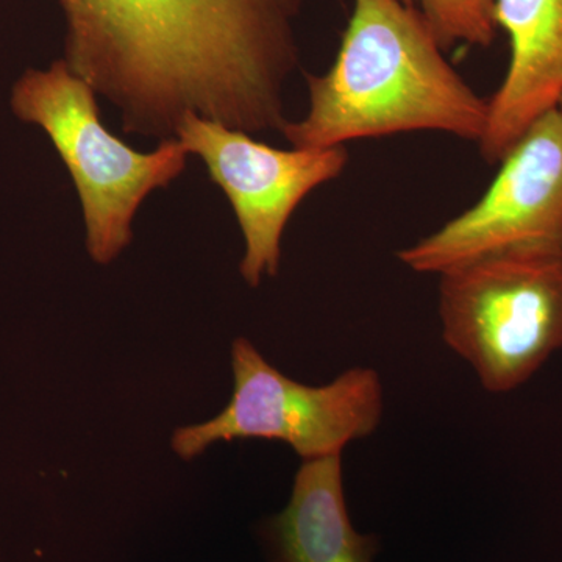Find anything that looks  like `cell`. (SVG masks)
Returning a JSON list of instances; mask_svg holds the SVG:
<instances>
[{
	"label": "cell",
	"instance_id": "6da1fadb",
	"mask_svg": "<svg viewBox=\"0 0 562 562\" xmlns=\"http://www.w3.org/2000/svg\"><path fill=\"white\" fill-rule=\"evenodd\" d=\"M63 60L120 114L122 132L176 138L188 114L281 131L306 0H57Z\"/></svg>",
	"mask_w": 562,
	"mask_h": 562
},
{
	"label": "cell",
	"instance_id": "7a4b0ae2",
	"mask_svg": "<svg viewBox=\"0 0 562 562\" xmlns=\"http://www.w3.org/2000/svg\"><path fill=\"white\" fill-rule=\"evenodd\" d=\"M310 105L281 135L295 149L432 131L482 139L487 99L443 57L422 14L398 0H355L327 72L306 76Z\"/></svg>",
	"mask_w": 562,
	"mask_h": 562
},
{
	"label": "cell",
	"instance_id": "3957f363",
	"mask_svg": "<svg viewBox=\"0 0 562 562\" xmlns=\"http://www.w3.org/2000/svg\"><path fill=\"white\" fill-rule=\"evenodd\" d=\"M14 116L46 133L79 194L85 246L91 260L110 265L133 239L144 201L180 179L191 157L177 138L138 151L109 132L98 94L66 61L27 69L10 92Z\"/></svg>",
	"mask_w": 562,
	"mask_h": 562
},
{
	"label": "cell",
	"instance_id": "277c9868",
	"mask_svg": "<svg viewBox=\"0 0 562 562\" xmlns=\"http://www.w3.org/2000/svg\"><path fill=\"white\" fill-rule=\"evenodd\" d=\"M439 276L443 341L484 390H517L561 349L562 250L501 251Z\"/></svg>",
	"mask_w": 562,
	"mask_h": 562
},
{
	"label": "cell",
	"instance_id": "5b68a950",
	"mask_svg": "<svg viewBox=\"0 0 562 562\" xmlns=\"http://www.w3.org/2000/svg\"><path fill=\"white\" fill-rule=\"evenodd\" d=\"M232 368L235 386L227 408L173 432L172 449L181 460L235 439L281 441L303 461L341 457L382 422L383 384L373 369H349L331 383L308 386L269 364L246 338L233 341Z\"/></svg>",
	"mask_w": 562,
	"mask_h": 562
},
{
	"label": "cell",
	"instance_id": "8992f818",
	"mask_svg": "<svg viewBox=\"0 0 562 562\" xmlns=\"http://www.w3.org/2000/svg\"><path fill=\"white\" fill-rule=\"evenodd\" d=\"M562 250V113L547 111L514 143L471 209L398 251L414 272L442 273L486 255Z\"/></svg>",
	"mask_w": 562,
	"mask_h": 562
},
{
	"label": "cell",
	"instance_id": "52a82bcc",
	"mask_svg": "<svg viewBox=\"0 0 562 562\" xmlns=\"http://www.w3.org/2000/svg\"><path fill=\"white\" fill-rule=\"evenodd\" d=\"M176 138L201 158L210 180L227 195L246 244L239 272L250 288L279 273L281 238L292 214L349 162L346 146L277 149L198 114L184 116Z\"/></svg>",
	"mask_w": 562,
	"mask_h": 562
},
{
	"label": "cell",
	"instance_id": "ba28073f",
	"mask_svg": "<svg viewBox=\"0 0 562 562\" xmlns=\"http://www.w3.org/2000/svg\"><path fill=\"white\" fill-rule=\"evenodd\" d=\"M497 29L508 35L509 65L487 99L480 151L501 162L525 131L557 109L562 95V0H495Z\"/></svg>",
	"mask_w": 562,
	"mask_h": 562
},
{
	"label": "cell",
	"instance_id": "9c48e42d",
	"mask_svg": "<svg viewBox=\"0 0 562 562\" xmlns=\"http://www.w3.org/2000/svg\"><path fill=\"white\" fill-rule=\"evenodd\" d=\"M262 538L271 562H372L380 549L350 522L341 457L303 461L290 503L266 520Z\"/></svg>",
	"mask_w": 562,
	"mask_h": 562
},
{
	"label": "cell",
	"instance_id": "30bf717a",
	"mask_svg": "<svg viewBox=\"0 0 562 562\" xmlns=\"http://www.w3.org/2000/svg\"><path fill=\"white\" fill-rule=\"evenodd\" d=\"M416 9L443 52L457 44L490 47L497 35L495 0H398Z\"/></svg>",
	"mask_w": 562,
	"mask_h": 562
},
{
	"label": "cell",
	"instance_id": "8fae6325",
	"mask_svg": "<svg viewBox=\"0 0 562 562\" xmlns=\"http://www.w3.org/2000/svg\"><path fill=\"white\" fill-rule=\"evenodd\" d=\"M558 109H560V111L562 113V95H561L560 102H558Z\"/></svg>",
	"mask_w": 562,
	"mask_h": 562
}]
</instances>
